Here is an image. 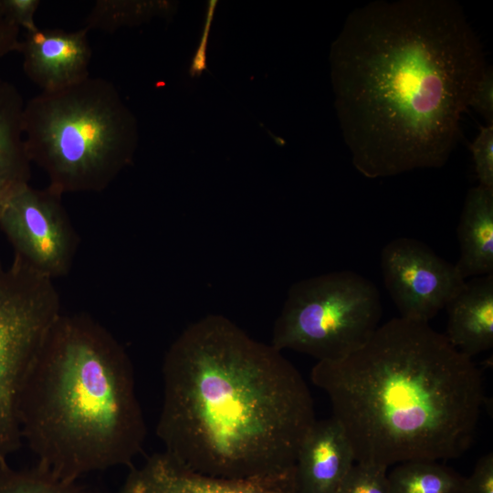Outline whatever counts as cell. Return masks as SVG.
<instances>
[{
	"label": "cell",
	"instance_id": "cell-17",
	"mask_svg": "<svg viewBox=\"0 0 493 493\" xmlns=\"http://www.w3.org/2000/svg\"><path fill=\"white\" fill-rule=\"evenodd\" d=\"M173 11L168 1L98 0L88 14L84 27L113 33L120 28L147 22L155 16H165Z\"/></svg>",
	"mask_w": 493,
	"mask_h": 493
},
{
	"label": "cell",
	"instance_id": "cell-8",
	"mask_svg": "<svg viewBox=\"0 0 493 493\" xmlns=\"http://www.w3.org/2000/svg\"><path fill=\"white\" fill-rule=\"evenodd\" d=\"M0 228L14 248V258L37 273L54 281L69 272L79 237L60 194L48 187H21L3 203Z\"/></svg>",
	"mask_w": 493,
	"mask_h": 493
},
{
	"label": "cell",
	"instance_id": "cell-13",
	"mask_svg": "<svg viewBox=\"0 0 493 493\" xmlns=\"http://www.w3.org/2000/svg\"><path fill=\"white\" fill-rule=\"evenodd\" d=\"M446 309L445 336L454 348L472 359L493 347V274L466 280Z\"/></svg>",
	"mask_w": 493,
	"mask_h": 493
},
{
	"label": "cell",
	"instance_id": "cell-22",
	"mask_svg": "<svg viewBox=\"0 0 493 493\" xmlns=\"http://www.w3.org/2000/svg\"><path fill=\"white\" fill-rule=\"evenodd\" d=\"M469 106L486 119L488 125H493V71L491 67L486 68L476 85Z\"/></svg>",
	"mask_w": 493,
	"mask_h": 493
},
{
	"label": "cell",
	"instance_id": "cell-5",
	"mask_svg": "<svg viewBox=\"0 0 493 493\" xmlns=\"http://www.w3.org/2000/svg\"><path fill=\"white\" fill-rule=\"evenodd\" d=\"M23 131L31 163L61 196L105 190L131 163L138 145L134 114L115 85L100 77L30 99Z\"/></svg>",
	"mask_w": 493,
	"mask_h": 493
},
{
	"label": "cell",
	"instance_id": "cell-20",
	"mask_svg": "<svg viewBox=\"0 0 493 493\" xmlns=\"http://www.w3.org/2000/svg\"><path fill=\"white\" fill-rule=\"evenodd\" d=\"M475 171L479 184L493 188V125L481 127L470 144Z\"/></svg>",
	"mask_w": 493,
	"mask_h": 493
},
{
	"label": "cell",
	"instance_id": "cell-23",
	"mask_svg": "<svg viewBox=\"0 0 493 493\" xmlns=\"http://www.w3.org/2000/svg\"><path fill=\"white\" fill-rule=\"evenodd\" d=\"M464 493H493V453L481 456L471 475L466 478Z\"/></svg>",
	"mask_w": 493,
	"mask_h": 493
},
{
	"label": "cell",
	"instance_id": "cell-18",
	"mask_svg": "<svg viewBox=\"0 0 493 493\" xmlns=\"http://www.w3.org/2000/svg\"><path fill=\"white\" fill-rule=\"evenodd\" d=\"M0 493H86L77 481L58 477L37 464L33 467L16 469L7 458H0Z\"/></svg>",
	"mask_w": 493,
	"mask_h": 493
},
{
	"label": "cell",
	"instance_id": "cell-12",
	"mask_svg": "<svg viewBox=\"0 0 493 493\" xmlns=\"http://www.w3.org/2000/svg\"><path fill=\"white\" fill-rule=\"evenodd\" d=\"M354 462L353 450L340 424L332 416L316 419L295 462L299 493H336Z\"/></svg>",
	"mask_w": 493,
	"mask_h": 493
},
{
	"label": "cell",
	"instance_id": "cell-10",
	"mask_svg": "<svg viewBox=\"0 0 493 493\" xmlns=\"http://www.w3.org/2000/svg\"><path fill=\"white\" fill-rule=\"evenodd\" d=\"M124 493H299L295 467L278 473L246 478H223L193 472L164 453L151 456L131 467Z\"/></svg>",
	"mask_w": 493,
	"mask_h": 493
},
{
	"label": "cell",
	"instance_id": "cell-16",
	"mask_svg": "<svg viewBox=\"0 0 493 493\" xmlns=\"http://www.w3.org/2000/svg\"><path fill=\"white\" fill-rule=\"evenodd\" d=\"M390 493H464L465 477L437 461L397 464L388 474Z\"/></svg>",
	"mask_w": 493,
	"mask_h": 493
},
{
	"label": "cell",
	"instance_id": "cell-3",
	"mask_svg": "<svg viewBox=\"0 0 493 493\" xmlns=\"http://www.w3.org/2000/svg\"><path fill=\"white\" fill-rule=\"evenodd\" d=\"M310 379L329 397L355 461L386 467L462 456L485 400L471 358L429 323L401 317L345 358L318 362Z\"/></svg>",
	"mask_w": 493,
	"mask_h": 493
},
{
	"label": "cell",
	"instance_id": "cell-7",
	"mask_svg": "<svg viewBox=\"0 0 493 493\" xmlns=\"http://www.w3.org/2000/svg\"><path fill=\"white\" fill-rule=\"evenodd\" d=\"M62 313L54 281L14 258L0 263V458L17 451V404L24 379Z\"/></svg>",
	"mask_w": 493,
	"mask_h": 493
},
{
	"label": "cell",
	"instance_id": "cell-21",
	"mask_svg": "<svg viewBox=\"0 0 493 493\" xmlns=\"http://www.w3.org/2000/svg\"><path fill=\"white\" fill-rule=\"evenodd\" d=\"M40 4L39 0H0V10L16 26L30 32L38 28L35 15Z\"/></svg>",
	"mask_w": 493,
	"mask_h": 493
},
{
	"label": "cell",
	"instance_id": "cell-9",
	"mask_svg": "<svg viewBox=\"0 0 493 493\" xmlns=\"http://www.w3.org/2000/svg\"><path fill=\"white\" fill-rule=\"evenodd\" d=\"M380 263L384 286L400 317L412 321L429 323L466 283L455 264L410 237L386 244Z\"/></svg>",
	"mask_w": 493,
	"mask_h": 493
},
{
	"label": "cell",
	"instance_id": "cell-1",
	"mask_svg": "<svg viewBox=\"0 0 493 493\" xmlns=\"http://www.w3.org/2000/svg\"><path fill=\"white\" fill-rule=\"evenodd\" d=\"M335 108L352 164L371 179L446 164L486 66L452 0L375 1L331 45Z\"/></svg>",
	"mask_w": 493,
	"mask_h": 493
},
{
	"label": "cell",
	"instance_id": "cell-26",
	"mask_svg": "<svg viewBox=\"0 0 493 493\" xmlns=\"http://www.w3.org/2000/svg\"><path fill=\"white\" fill-rule=\"evenodd\" d=\"M120 493H124L123 491H121Z\"/></svg>",
	"mask_w": 493,
	"mask_h": 493
},
{
	"label": "cell",
	"instance_id": "cell-15",
	"mask_svg": "<svg viewBox=\"0 0 493 493\" xmlns=\"http://www.w3.org/2000/svg\"><path fill=\"white\" fill-rule=\"evenodd\" d=\"M25 103L20 92L0 78V201L29 184L31 161L23 131Z\"/></svg>",
	"mask_w": 493,
	"mask_h": 493
},
{
	"label": "cell",
	"instance_id": "cell-2",
	"mask_svg": "<svg viewBox=\"0 0 493 493\" xmlns=\"http://www.w3.org/2000/svg\"><path fill=\"white\" fill-rule=\"evenodd\" d=\"M162 372L156 434L174 462L223 478L295 467L316 421L314 403L299 372L271 344L207 315L173 341Z\"/></svg>",
	"mask_w": 493,
	"mask_h": 493
},
{
	"label": "cell",
	"instance_id": "cell-4",
	"mask_svg": "<svg viewBox=\"0 0 493 493\" xmlns=\"http://www.w3.org/2000/svg\"><path fill=\"white\" fill-rule=\"evenodd\" d=\"M134 379L128 353L104 326L84 313L62 312L18 398L22 439L37 464L70 481L131 468L146 437Z\"/></svg>",
	"mask_w": 493,
	"mask_h": 493
},
{
	"label": "cell",
	"instance_id": "cell-11",
	"mask_svg": "<svg viewBox=\"0 0 493 493\" xmlns=\"http://www.w3.org/2000/svg\"><path fill=\"white\" fill-rule=\"evenodd\" d=\"M89 30L37 28L26 32L19 51L23 69L41 91H56L77 84L89 76L92 57Z\"/></svg>",
	"mask_w": 493,
	"mask_h": 493
},
{
	"label": "cell",
	"instance_id": "cell-6",
	"mask_svg": "<svg viewBox=\"0 0 493 493\" xmlns=\"http://www.w3.org/2000/svg\"><path fill=\"white\" fill-rule=\"evenodd\" d=\"M382 313L380 292L365 277L351 270L310 277L289 288L270 344L318 362L338 361L371 338Z\"/></svg>",
	"mask_w": 493,
	"mask_h": 493
},
{
	"label": "cell",
	"instance_id": "cell-24",
	"mask_svg": "<svg viewBox=\"0 0 493 493\" xmlns=\"http://www.w3.org/2000/svg\"><path fill=\"white\" fill-rule=\"evenodd\" d=\"M19 32L20 28L0 10V58L11 52L19 51L21 44Z\"/></svg>",
	"mask_w": 493,
	"mask_h": 493
},
{
	"label": "cell",
	"instance_id": "cell-14",
	"mask_svg": "<svg viewBox=\"0 0 493 493\" xmlns=\"http://www.w3.org/2000/svg\"><path fill=\"white\" fill-rule=\"evenodd\" d=\"M459 258L455 264L464 279L493 274V188L468 190L457 226Z\"/></svg>",
	"mask_w": 493,
	"mask_h": 493
},
{
	"label": "cell",
	"instance_id": "cell-25",
	"mask_svg": "<svg viewBox=\"0 0 493 493\" xmlns=\"http://www.w3.org/2000/svg\"><path fill=\"white\" fill-rule=\"evenodd\" d=\"M2 205H3V203L0 201V210H1Z\"/></svg>",
	"mask_w": 493,
	"mask_h": 493
},
{
	"label": "cell",
	"instance_id": "cell-19",
	"mask_svg": "<svg viewBox=\"0 0 493 493\" xmlns=\"http://www.w3.org/2000/svg\"><path fill=\"white\" fill-rule=\"evenodd\" d=\"M384 466L357 462L341 481L336 493H390Z\"/></svg>",
	"mask_w": 493,
	"mask_h": 493
}]
</instances>
